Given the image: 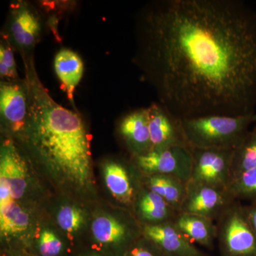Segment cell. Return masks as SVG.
Instances as JSON below:
<instances>
[{
  "instance_id": "1",
  "label": "cell",
  "mask_w": 256,
  "mask_h": 256,
  "mask_svg": "<svg viewBox=\"0 0 256 256\" xmlns=\"http://www.w3.org/2000/svg\"><path fill=\"white\" fill-rule=\"evenodd\" d=\"M134 64L178 118L256 112V10L242 0H156L136 18Z\"/></svg>"
},
{
  "instance_id": "2",
  "label": "cell",
  "mask_w": 256,
  "mask_h": 256,
  "mask_svg": "<svg viewBox=\"0 0 256 256\" xmlns=\"http://www.w3.org/2000/svg\"><path fill=\"white\" fill-rule=\"evenodd\" d=\"M23 60L30 104L22 137L50 172L77 188H88L92 154L82 117L54 100L38 78L32 56Z\"/></svg>"
},
{
  "instance_id": "3",
  "label": "cell",
  "mask_w": 256,
  "mask_h": 256,
  "mask_svg": "<svg viewBox=\"0 0 256 256\" xmlns=\"http://www.w3.org/2000/svg\"><path fill=\"white\" fill-rule=\"evenodd\" d=\"M181 122L192 148L234 150L256 124V112L240 116H204L182 119Z\"/></svg>"
},
{
  "instance_id": "4",
  "label": "cell",
  "mask_w": 256,
  "mask_h": 256,
  "mask_svg": "<svg viewBox=\"0 0 256 256\" xmlns=\"http://www.w3.org/2000/svg\"><path fill=\"white\" fill-rule=\"evenodd\" d=\"M216 224L220 256H256V235L242 202L234 200Z\"/></svg>"
},
{
  "instance_id": "5",
  "label": "cell",
  "mask_w": 256,
  "mask_h": 256,
  "mask_svg": "<svg viewBox=\"0 0 256 256\" xmlns=\"http://www.w3.org/2000/svg\"><path fill=\"white\" fill-rule=\"evenodd\" d=\"M43 22L36 8L24 1L14 2L10 6L3 37L23 58L31 56L41 38Z\"/></svg>"
},
{
  "instance_id": "6",
  "label": "cell",
  "mask_w": 256,
  "mask_h": 256,
  "mask_svg": "<svg viewBox=\"0 0 256 256\" xmlns=\"http://www.w3.org/2000/svg\"><path fill=\"white\" fill-rule=\"evenodd\" d=\"M26 160L12 138L3 141L0 152V206L18 202L28 186Z\"/></svg>"
},
{
  "instance_id": "7",
  "label": "cell",
  "mask_w": 256,
  "mask_h": 256,
  "mask_svg": "<svg viewBox=\"0 0 256 256\" xmlns=\"http://www.w3.org/2000/svg\"><path fill=\"white\" fill-rule=\"evenodd\" d=\"M232 149L192 148L190 182L226 190L232 180Z\"/></svg>"
},
{
  "instance_id": "8",
  "label": "cell",
  "mask_w": 256,
  "mask_h": 256,
  "mask_svg": "<svg viewBox=\"0 0 256 256\" xmlns=\"http://www.w3.org/2000/svg\"><path fill=\"white\" fill-rule=\"evenodd\" d=\"M134 160L143 175H171L185 183L190 181L193 158L192 148L188 146L150 151L136 156Z\"/></svg>"
},
{
  "instance_id": "9",
  "label": "cell",
  "mask_w": 256,
  "mask_h": 256,
  "mask_svg": "<svg viewBox=\"0 0 256 256\" xmlns=\"http://www.w3.org/2000/svg\"><path fill=\"white\" fill-rule=\"evenodd\" d=\"M28 92L25 79L0 84V116L3 127L14 136H23L28 116Z\"/></svg>"
},
{
  "instance_id": "10",
  "label": "cell",
  "mask_w": 256,
  "mask_h": 256,
  "mask_svg": "<svg viewBox=\"0 0 256 256\" xmlns=\"http://www.w3.org/2000/svg\"><path fill=\"white\" fill-rule=\"evenodd\" d=\"M146 111L151 151L164 150L175 146L191 148L185 138L181 120L160 102H153L146 108Z\"/></svg>"
},
{
  "instance_id": "11",
  "label": "cell",
  "mask_w": 256,
  "mask_h": 256,
  "mask_svg": "<svg viewBox=\"0 0 256 256\" xmlns=\"http://www.w3.org/2000/svg\"><path fill=\"white\" fill-rule=\"evenodd\" d=\"M234 201L226 190L188 182L180 212L202 216L216 222Z\"/></svg>"
},
{
  "instance_id": "12",
  "label": "cell",
  "mask_w": 256,
  "mask_h": 256,
  "mask_svg": "<svg viewBox=\"0 0 256 256\" xmlns=\"http://www.w3.org/2000/svg\"><path fill=\"white\" fill-rule=\"evenodd\" d=\"M142 235L154 244L165 256H208L188 240L173 222L143 226Z\"/></svg>"
},
{
  "instance_id": "13",
  "label": "cell",
  "mask_w": 256,
  "mask_h": 256,
  "mask_svg": "<svg viewBox=\"0 0 256 256\" xmlns=\"http://www.w3.org/2000/svg\"><path fill=\"white\" fill-rule=\"evenodd\" d=\"M119 132L133 154V158L150 152V134L146 108L137 109L126 114L120 122Z\"/></svg>"
},
{
  "instance_id": "14",
  "label": "cell",
  "mask_w": 256,
  "mask_h": 256,
  "mask_svg": "<svg viewBox=\"0 0 256 256\" xmlns=\"http://www.w3.org/2000/svg\"><path fill=\"white\" fill-rule=\"evenodd\" d=\"M133 206H136L138 220L142 222L143 226L173 222L180 213L162 197L146 186L138 192Z\"/></svg>"
},
{
  "instance_id": "15",
  "label": "cell",
  "mask_w": 256,
  "mask_h": 256,
  "mask_svg": "<svg viewBox=\"0 0 256 256\" xmlns=\"http://www.w3.org/2000/svg\"><path fill=\"white\" fill-rule=\"evenodd\" d=\"M173 223L192 244L213 250L217 240V226L214 220L202 216L180 212Z\"/></svg>"
},
{
  "instance_id": "16",
  "label": "cell",
  "mask_w": 256,
  "mask_h": 256,
  "mask_svg": "<svg viewBox=\"0 0 256 256\" xmlns=\"http://www.w3.org/2000/svg\"><path fill=\"white\" fill-rule=\"evenodd\" d=\"M104 175L106 186L112 196L122 204L133 206L138 192L127 168L120 163L110 162L104 166Z\"/></svg>"
},
{
  "instance_id": "17",
  "label": "cell",
  "mask_w": 256,
  "mask_h": 256,
  "mask_svg": "<svg viewBox=\"0 0 256 256\" xmlns=\"http://www.w3.org/2000/svg\"><path fill=\"white\" fill-rule=\"evenodd\" d=\"M54 69L68 98L74 102V92L84 75V63L76 52L67 48L60 50L56 55Z\"/></svg>"
},
{
  "instance_id": "18",
  "label": "cell",
  "mask_w": 256,
  "mask_h": 256,
  "mask_svg": "<svg viewBox=\"0 0 256 256\" xmlns=\"http://www.w3.org/2000/svg\"><path fill=\"white\" fill-rule=\"evenodd\" d=\"M146 188L158 194L170 206L180 212L186 193V184L180 178L166 174L144 175Z\"/></svg>"
},
{
  "instance_id": "19",
  "label": "cell",
  "mask_w": 256,
  "mask_h": 256,
  "mask_svg": "<svg viewBox=\"0 0 256 256\" xmlns=\"http://www.w3.org/2000/svg\"><path fill=\"white\" fill-rule=\"evenodd\" d=\"M92 230L98 242L104 244H124L131 239L130 228L114 217L100 216L92 222Z\"/></svg>"
},
{
  "instance_id": "20",
  "label": "cell",
  "mask_w": 256,
  "mask_h": 256,
  "mask_svg": "<svg viewBox=\"0 0 256 256\" xmlns=\"http://www.w3.org/2000/svg\"><path fill=\"white\" fill-rule=\"evenodd\" d=\"M256 168V126L242 138L234 149L232 162V180L249 170Z\"/></svg>"
},
{
  "instance_id": "21",
  "label": "cell",
  "mask_w": 256,
  "mask_h": 256,
  "mask_svg": "<svg viewBox=\"0 0 256 256\" xmlns=\"http://www.w3.org/2000/svg\"><path fill=\"white\" fill-rule=\"evenodd\" d=\"M30 224V216L18 202H10L0 206V232L2 237L20 235L28 230Z\"/></svg>"
},
{
  "instance_id": "22",
  "label": "cell",
  "mask_w": 256,
  "mask_h": 256,
  "mask_svg": "<svg viewBox=\"0 0 256 256\" xmlns=\"http://www.w3.org/2000/svg\"><path fill=\"white\" fill-rule=\"evenodd\" d=\"M226 191L232 200L249 204L256 202V168L232 180Z\"/></svg>"
},
{
  "instance_id": "23",
  "label": "cell",
  "mask_w": 256,
  "mask_h": 256,
  "mask_svg": "<svg viewBox=\"0 0 256 256\" xmlns=\"http://www.w3.org/2000/svg\"><path fill=\"white\" fill-rule=\"evenodd\" d=\"M14 48L9 42L2 36L0 44V78L1 82H16L18 77Z\"/></svg>"
},
{
  "instance_id": "24",
  "label": "cell",
  "mask_w": 256,
  "mask_h": 256,
  "mask_svg": "<svg viewBox=\"0 0 256 256\" xmlns=\"http://www.w3.org/2000/svg\"><path fill=\"white\" fill-rule=\"evenodd\" d=\"M57 222L60 227L68 233H74L82 228L84 215L79 208L74 206H64L58 212Z\"/></svg>"
},
{
  "instance_id": "25",
  "label": "cell",
  "mask_w": 256,
  "mask_h": 256,
  "mask_svg": "<svg viewBox=\"0 0 256 256\" xmlns=\"http://www.w3.org/2000/svg\"><path fill=\"white\" fill-rule=\"evenodd\" d=\"M63 249L62 240L50 230L42 232L38 240V250L42 256H58Z\"/></svg>"
},
{
  "instance_id": "26",
  "label": "cell",
  "mask_w": 256,
  "mask_h": 256,
  "mask_svg": "<svg viewBox=\"0 0 256 256\" xmlns=\"http://www.w3.org/2000/svg\"><path fill=\"white\" fill-rule=\"evenodd\" d=\"M127 256H165L158 247L142 235V239L133 244Z\"/></svg>"
},
{
  "instance_id": "27",
  "label": "cell",
  "mask_w": 256,
  "mask_h": 256,
  "mask_svg": "<svg viewBox=\"0 0 256 256\" xmlns=\"http://www.w3.org/2000/svg\"><path fill=\"white\" fill-rule=\"evenodd\" d=\"M245 208L248 218L252 230L256 235V202L245 205Z\"/></svg>"
},
{
  "instance_id": "28",
  "label": "cell",
  "mask_w": 256,
  "mask_h": 256,
  "mask_svg": "<svg viewBox=\"0 0 256 256\" xmlns=\"http://www.w3.org/2000/svg\"></svg>"
},
{
  "instance_id": "29",
  "label": "cell",
  "mask_w": 256,
  "mask_h": 256,
  "mask_svg": "<svg viewBox=\"0 0 256 256\" xmlns=\"http://www.w3.org/2000/svg\"></svg>"
}]
</instances>
